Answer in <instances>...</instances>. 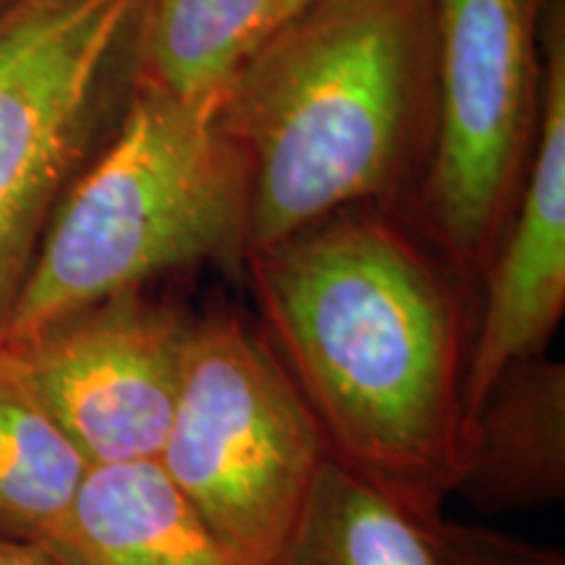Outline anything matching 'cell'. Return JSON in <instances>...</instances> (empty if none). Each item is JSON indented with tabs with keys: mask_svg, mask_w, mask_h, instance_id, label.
<instances>
[{
	"mask_svg": "<svg viewBox=\"0 0 565 565\" xmlns=\"http://www.w3.org/2000/svg\"><path fill=\"white\" fill-rule=\"evenodd\" d=\"M246 263L330 458L440 515L463 437L461 335L440 278L372 221L309 225Z\"/></svg>",
	"mask_w": 565,
	"mask_h": 565,
	"instance_id": "1",
	"label": "cell"
},
{
	"mask_svg": "<svg viewBox=\"0 0 565 565\" xmlns=\"http://www.w3.org/2000/svg\"><path fill=\"white\" fill-rule=\"evenodd\" d=\"M134 82L116 137L42 231L0 320V349L162 273L246 259L252 166L223 126L225 84L173 95Z\"/></svg>",
	"mask_w": 565,
	"mask_h": 565,
	"instance_id": "2",
	"label": "cell"
},
{
	"mask_svg": "<svg viewBox=\"0 0 565 565\" xmlns=\"http://www.w3.org/2000/svg\"><path fill=\"white\" fill-rule=\"evenodd\" d=\"M422 0H317L225 84L223 126L252 166L249 254L391 179L412 108Z\"/></svg>",
	"mask_w": 565,
	"mask_h": 565,
	"instance_id": "3",
	"label": "cell"
},
{
	"mask_svg": "<svg viewBox=\"0 0 565 565\" xmlns=\"http://www.w3.org/2000/svg\"><path fill=\"white\" fill-rule=\"evenodd\" d=\"M154 461L244 563L275 565L330 450L278 349L236 315H210L189 330Z\"/></svg>",
	"mask_w": 565,
	"mask_h": 565,
	"instance_id": "4",
	"label": "cell"
},
{
	"mask_svg": "<svg viewBox=\"0 0 565 565\" xmlns=\"http://www.w3.org/2000/svg\"><path fill=\"white\" fill-rule=\"evenodd\" d=\"M192 322L137 291L6 345L89 466L154 461L171 424Z\"/></svg>",
	"mask_w": 565,
	"mask_h": 565,
	"instance_id": "5",
	"label": "cell"
},
{
	"mask_svg": "<svg viewBox=\"0 0 565 565\" xmlns=\"http://www.w3.org/2000/svg\"><path fill=\"white\" fill-rule=\"evenodd\" d=\"M529 0H440V141L433 215L450 254L475 265L503 210L524 129Z\"/></svg>",
	"mask_w": 565,
	"mask_h": 565,
	"instance_id": "6",
	"label": "cell"
},
{
	"mask_svg": "<svg viewBox=\"0 0 565 565\" xmlns=\"http://www.w3.org/2000/svg\"><path fill=\"white\" fill-rule=\"evenodd\" d=\"M565 309V45L557 26L547 42L540 152L521 212L490 280V296L469 370L463 427L490 387L526 359L540 356Z\"/></svg>",
	"mask_w": 565,
	"mask_h": 565,
	"instance_id": "7",
	"label": "cell"
},
{
	"mask_svg": "<svg viewBox=\"0 0 565 565\" xmlns=\"http://www.w3.org/2000/svg\"><path fill=\"white\" fill-rule=\"evenodd\" d=\"M482 511H534L565 498V366L526 359L466 422L456 490Z\"/></svg>",
	"mask_w": 565,
	"mask_h": 565,
	"instance_id": "8",
	"label": "cell"
},
{
	"mask_svg": "<svg viewBox=\"0 0 565 565\" xmlns=\"http://www.w3.org/2000/svg\"><path fill=\"white\" fill-rule=\"evenodd\" d=\"M45 550L66 565H249L204 524L158 461L89 466Z\"/></svg>",
	"mask_w": 565,
	"mask_h": 565,
	"instance_id": "9",
	"label": "cell"
},
{
	"mask_svg": "<svg viewBox=\"0 0 565 565\" xmlns=\"http://www.w3.org/2000/svg\"><path fill=\"white\" fill-rule=\"evenodd\" d=\"M275 565H454L440 515H424L330 458Z\"/></svg>",
	"mask_w": 565,
	"mask_h": 565,
	"instance_id": "10",
	"label": "cell"
},
{
	"mask_svg": "<svg viewBox=\"0 0 565 565\" xmlns=\"http://www.w3.org/2000/svg\"><path fill=\"white\" fill-rule=\"evenodd\" d=\"M89 463L0 349V540L45 547L74 505Z\"/></svg>",
	"mask_w": 565,
	"mask_h": 565,
	"instance_id": "11",
	"label": "cell"
},
{
	"mask_svg": "<svg viewBox=\"0 0 565 565\" xmlns=\"http://www.w3.org/2000/svg\"><path fill=\"white\" fill-rule=\"evenodd\" d=\"M275 0H152L139 30L137 79L173 95L217 89L273 32Z\"/></svg>",
	"mask_w": 565,
	"mask_h": 565,
	"instance_id": "12",
	"label": "cell"
},
{
	"mask_svg": "<svg viewBox=\"0 0 565 565\" xmlns=\"http://www.w3.org/2000/svg\"><path fill=\"white\" fill-rule=\"evenodd\" d=\"M454 565H565L561 550L536 547L503 532L482 526H461L443 519Z\"/></svg>",
	"mask_w": 565,
	"mask_h": 565,
	"instance_id": "13",
	"label": "cell"
},
{
	"mask_svg": "<svg viewBox=\"0 0 565 565\" xmlns=\"http://www.w3.org/2000/svg\"><path fill=\"white\" fill-rule=\"evenodd\" d=\"M0 565H66L51 550L26 542L0 540Z\"/></svg>",
	"mask_w": 565,
	"mask_h": 565,
	"instance_id": "14",
	"label": "cell"
},
{
	"mask_svg": "<svg viewBox=\"0 0 565 565\" xmlns=\"http://www.w3.org/2000/svg\"><path fill=\"white\" fill-rule=\"evenodd\" d=\"M317 3V0H275V17H273V32L278 30L280 24H286L288 19H294L296 13H301L303 9ZM270 32V34H273Z\"/></svg>",
	"mask_w": 565,
	"mask_h": 565,
	"instance_id": "15",
	"label": "cell"
},
{
	"mask_svg": "<svg viewBox=\"0 0 565 565\" xmlns=\"http://www.w3.org/2000/svg\"><path fill=\"white\" fill-rule=\"evenodd\" d=\"M11 3H13V0H0V11H3V9H9Z\"/></svg>",
	"mask_w": 565,
	"mask_h": 565,
	"instance_id": "16",
	"label": "cell"
}]
</instances>
